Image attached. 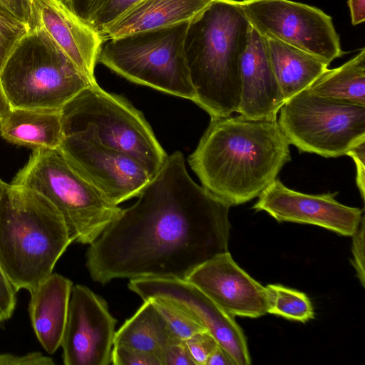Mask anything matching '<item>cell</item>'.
I'll use <instances>...</instances> for the list:
<instances>
[{"label": "cell", "instance_id": "cell-15", "mask_svg": "<svg viewBox=\"0 0 365 365\" xmlns=\"http://www.w3.org/2000/svg\"><path fill=\"white\" fill-rule=\"evenodd\" d=\"M185 280L234 317L257 318L267 313L266 287L240 268L228 251L197 266Z\"/></svg>", "mask_w": 365, "mask_h": 365}, {"label": "cell", "instance_id": "cell-4", "mask_svg": "<svg viewBox=\"0 0 365 365\" xmlns=\"http://www.w3.org/2000/svg\"><path fill=\"white\" fill-rule=\"evenodd\" d=\"M72 242L65 222L31 189L0 184V268L16 292H29L52 274Z\"/></svg>", "mask_w": 365, "mask_h": 365}, {"label": "cell", "instance_id": "cell-39", "mask_svg": "<svg viewBox=\"0 0 365 365\" xmlns=\"http://www.w3.org/2000/svg\"><path fill=\"white\" fill-rule=\"evenodd\" d=\"M31 1V0H30Z\"/></svg>", "mask_w": 365, "mask_h": 365}, {"label": "cell", "instance_id": "cell-29", "mask_svg": "<svg viewBox=\"0 0 365 365\" xmlns=\"http://www.w3.org/2000/svg\"><path fill=\"white\" fill-rule=\"evenodd\" d=\"M184 341L195 365H206L207 358L218 344L207 331L196 333Z\"/></svg>", "mask_w": 365, "mask_h": 365}, {"label": "cell", "instance_id": "cell-6", "mask_svg": "<svg viewBox=\"0 0 365 365\" xmlns=\"http://www.w3.org/2000/svg\"><path fill=\"white\" fill-rule=\"evenodd\" d=\"M11 108L59 111L94 83L40 26H31L0 71Z\"/></svg>", "mask_w": 365, "mask_h": 365}, {"label": "cell", "instance_id": "cell-24", "mask_svg": "<svg viewBox=\"0 0 365 365\" xmlns=\"http://www.w3.org/2000/svg\"><path fill=\"white\" fill-rule=\"evenodd\" d=\"M266 289L269 297L267 313L303 323L314 317L312 304L304 293L282 284H267Z\"/></svg>", "mask_w": 365, "mask_h": 365}, {"label": "cell", "instance_id": "cell-2", "mask_svg": "<svg viewBox=\"0 0 365 365\" xmlns=\"http://www.w3.org/2000/svg\"><path fill=\"white\" fill-rule=\"evenodd\" d=\"M291 160L277 120L210 119L188 163L202 186L230 206L258 197Z\"/></svg>", "mask_w": 365, "mask_h": 365}, {"label": "cell", "instance_id": "cell-16", "mask_svg": "<svg viewBox=\"0 0 365 365\" xmlns=\"http://www.w3.org/2000/svg\"><path fill=\"white\" fill-rule=\"evenodd\" d=\"M30 28L43 29L91 82L103 41L88 24L79 19L61 0H31Z\"/></svg>", "mask_w": 365, "mask_h": 365}, {"label": "cell", "instance_id": "cell-17", "mask_svg": "<svg viewBox=\"0 0 365 365\" xmlns=\"http://www.w3.org/2000/svg\"><path fill=\"white\" fill-rule=\"evenodd\" d=\"M237 113L254 120H277L285 102L270 59L267 39L252 26L240 66Z\"/></svg>", "mask_w": 365, "mask_h": 365}, {"label": "cell", "instance_id": "cell-12", "mask_svg": "<svg viewBox=\"0 0 365 365\" xmlns=\"http://www.w3.org/2000/svg\"><path fill=\"white\" fill-rule=\"evenodd\" d=\"M116 323L101 297L86 286H73L61 344L63 364H110Z\"/></svg>", "mask_w": 365, "mask_h": 365}, {"label": "cell", "instance_id": "cell-11", "mask_svg": "<svg viewBox=\"0 0 365 365\" xmlns=\"http://www.w3.org/2000/svg\"><path fill=\"white\" fill-rule=\"evenodd\" d=\"M128 288L143 301L161 298L192 316L232 357L236 365L251 364L242 328L229 314L185 279L143 277L130 279Z\"/></svg>", "mask_w": 365, "mask_h": 365}, {"label": "cell", "instance_id": "cell-33", "mask_svg": "<svg viewBox=\"0 0 365 365\" xmlns=\"http://www.w3.org/2000/svg\"><path fill=\"white\" fill-rule=\"evenodd\" d=\"M53 359L39 352H31L19 356L10 354H0V365H53Z\"/></svg>", "mask_w": 365, "mask_h": 365}, {"label": "cell", "instance_id": "cell-30", "mask_svg": "<svg viewBox=\"0 0 365 365\" xmlns=\"http://www.w3.org/2000/svg\"><path fill=\"white\" fill-rule=\"evenodd\" d=\"M158 357L161 365H195L183 340L168 344Z\"/></svg>", "mask_w": 365, "mask_h": 365}, {"label": "cell", "instance_id": "cell-5", "mask_svg": "<svg viewBox=\"0 0 365 365\" xmlns=\"http://www.w3.org/2000/svg\"><path fill=\"white\" fill-rule=\"evenodd\" d=\"M60 114L63 136L129 155L152 177L168 157L143 113L125 98L98 83L81 91Z\"/></svg>", "mask_w": 365, "mask_h": 365}, {"label": "cell", "instance_id": "cell-18", "mask_svg": "<svg viewBox=\"0 0 365 365\" xmlns=\"http://www.w3.org/2000/svg\"><path fill=\"white\" fill-rule=\"evenodd\" d=\"M72 287L69 279L52 273L30 292L31 324L38 340L48 354H53L61 346Z\"/></svg>", "mask_w": 365, "mask_h": 365}, {"label": "cell", "instance_id": "cell-35", "mask_svg": "<svg viewBox=\"0 0 365 365\" xmlns=\"http://www.w3.org/2000/svg\"><path fill=\"white\" fill-rule=\"evenodd\" d=\"M351 157L355 162L356 168V182L359 188L361 197L364 200L365 194V141L352 148L346 154Z\"/></svg>", "mask_w": 365, "mask_h": 365}, {"label": "cell", "instance_id": "cell-21", "mask_svg": "<svg viewBox=\"0 0 365 365\" xmlns=\"http://www.w3.org/2000/svg\"><path fill=\"white\" fill-rule=\"evenodd\" d=\"M267 43L274 71L285 101L307 88L328 68L327 63L305 51L272 39H267Z\"/></svg>", "mask_w": 365, "mask_h": 365}, {"label": "cell", "instance_id": "cell-32", "mask_svg": "<svg viewBox=\"0 0 365 365\" xmlns=\"http://www.w3.org/2000/svg\"><path fill=\"white\" fill-rule=\"evenodd\" d=\"M79 19L87 24L108 0H61Z\"/></svg>", "mask_w": 365, "mask_h": 365}, {"label": "cell", "instance_id": "cell-20", "mask_svg": "<svg viewBox=\"0 0 365 365\" xmlns=\"http://www.w3.org/2000/svg\"><path fill=\"white\" fill-rule=\"evenodd\" d=\"M0 134L7 141L36 148H58L63 139L59 111L11 108L0 118Z\"/></svg>", "mask_w": 365, "mask_h": 365}, {"label": "cell", "instance_id": "cell-38", "mask_svg": "<svg viewBox=\"0 0 365 365\" xmlns=\"http://www.w3.org/2000/svg\"><path fill=\"white\" fill-rule=\"evenodd\" d=\"M11 107L9 105L0 83V118L6 115Z\"/></svg>", "mask_w": 365, "mask_h": 365}, {"label": "cell", "instance_id": "cell-19", "mask_svg": "<svg viewBox=\"0 0 365 365\" xmlns=\"http://www.w3.org/2000/svg\"><path fill=\"white\" fill-rule=\"evenodd\" d=\"M212 0H142L99 34L102 41L190 21Z\"/></svg>", "mask_w": 365, "mask_h": 365}, {"label": "cell", "instance_id": "cell-28", "mask_svg": "<svg viewBox=\"0 0 365 365\" xmlns=\"http://www.w3.org/2000/svg\"><path fill=\"white\" fill-rule=\"evenodd\" d=\"M111 364L114 365H161L155 354L125 344L113 345Z\"/></svg>", "mask_w": 365, "mask_h": 365}, {"label": "cell", "instance_id": "cell-36", "mask_svg": "<svg viewBox=\"0 0 365 365\" xmlns=\"http://www.w3.org/2000/svg\"><path fill=\"white\" fill-rule=\"evenodd\" d=\"M206 365H236L230 354L219 344L207 358Z\"/></svg>", "mask_w": 365, "mask_h": 365}, {"label": "cell", "instance_id": "cell-23", "mask_svg": "<svg viewBox=\"0 0 365 365\" xmlns=\"http://www.w3.org/2000/svg\"><path fill=\"white\" fill-rule=\"evenodd\" d=\"M307 89L322 97L365 106V48L339 67L327 68Z\"/></svg>", "mask_w": 365, "mask_h": 365}, {"label": "cell", "instance_id": "cell-25", "mask_svg": "<svg viewBox=\"0 0 365 365\" xmlns=\"http://www.w3.org/2000/svg\"><path fill=\"white\" fill-rule=\"evenodd\" d=\"M149 299L163 316L170 331L179 339L184 341L196 333L206 331L192 316L176 304L161 298Z\"/></svg>", "mask_w": 365, "mask_h": 365}, {"label": "cell", "instance_id": "cell-8", "mask_svg": "<svg viewBox=\"0 0 365 365\" xmlns=\"http://www.w3.org/2000/svg\"><path fill=\"white\" fill-rule=\"evenodd\" d=\"M189 24L107 40L98 62L133 83L194 102L184 46Z\"/></svg>", "mask_w": 365, "mask_h": 365}, {"label": "cell", "instance_id": "cell-31", "mask_svg": "<svg viewBox=\"0 0 365 365\" xmlns=\"http://www.w3.org/2000/svg\"><path fill=\"white\" fill-rule=\"evenodd\" d=\"M364 217L361 223L352 235V259L351 262L355 269L356 277L359 279L362 287L365 284V272H364Z\"/></svg>", "mask_w": 365, "mask_h": 365}, {"label": "cell", "instance_id": "cell-1", "mask_svg": "<svg viewBox=\"0 0 365 365\" xmlns=\"http://www.w3.org/2000/svg\"><path fill=\"white\" fill-rule=\"evenodd\" d=\"M231 206L189 175L182 153L168 155L130 207L122 209L87 250L93 281L186 279L228 251Z\"/></svg>", "mask_w": 365, "mask_h": 365}, {"label": "cell", "instance_id": "cell-7", "mask_svg": "<svg viewBox=\"0 0 365 365\" xmlns=\"http://www.w3.org/2000/svg\"><path fill=\"white\" fill-rule=\"evenodd\" d=\"M11 184L41 194L57 209L72 242L90 245L120 215L68 163L59 148L34 149Z\"/></svg>", "mask_w": 365, "mask_h": 365}, {"label": "cell", "instance_id": "cell-26", "mask_svg": "<svg viewBox=\"0 0 365 365\" xmlns=\"http://www.w3.org/2000/svg\"><path fill=\"white\" fill-rule=\"evenodd\" d=\"M29 29L0 7V71L16 43Z\"/></svg>", "mask_w": 365, "mask_h": 365}, {"label": "cell", "instance_id": "cell-37", "mask_svg": "<svg viewBox=\"0 0 365 365\" xmlns=\"http://www.w3.org/2000/svg\"><path fill=\"white\" fill-rule=\"evenodd\" d=\"M351 19L353 25H357L365 21V0H349Z\"/></svg>", "mask_w": 365, "mask_h": 365}, {"label": "cell", "instance_id": "cell-9", "mask_svg": "<svg viewBox=\"0 0 365 365\" xmlns=\"http://www.w3.org/2000/svg\"><path fill=\"white\" fill-rule=\"evenodd\" d=\"M277 120L289 145L325 158L365 141V106L322 97L307 88L282 106Z\"/></svg>", "mask_w": 365, "mask_h": 365}, {"label": "cell", "instance_id": "cell-13", "mask_svg": "<svg viewBox=\"0 0 365 365\" xmlns=\"http://www.w3.org/2000/svg\"><path fill=\"white\" fill-rule=\"evenodd\" d=\"M58 148L71 166L115 205L138 197L152 178L130 155L88 141L63 136Z\"/></svg>", "mask_w": 365, "mask_h": 365}, {"label": "cell", "instance_id": "cell-10", "mask_svg": "<svg viewBox=\"0 0 365 365\" xmlns=\"http://www.w3.org/2000/svg\"><path fill=\"white\" fill-rule=\"evenodd\" d=\"M250 25L267 39L310 53L328 65L343 55L332 18L322 10L290 0L240 1Z\"/></svg>", "mask_w": 365, "mask_h": 365}, {"label": "cell", "instance_id": "cell-22", "mask_svg": "<svg viewBox=\"0 0 365 365\" xmlns=\"http://www.w3.org/2000/svg\"><path fill=\"white\" fill-rule=\"evenodd\" d=\"M178 340L181 339L173 334L163 316L148 299L115 331L113 345L130 346L158 356L166 345Z\"/></svg>", "mask_w": 365, "mask_h": 365}, {"label": "cell", "instance_id": "cell-27", "mask_svg": "<svg viewBox=\"0 0 365 365\" xmlns=\"http://www.w3.org/2000/svg\"><path fill=\"white\" fill-rule=\"evenodd\" d=\"M142 0H108L88 24L98 34Z\"/></svg>", "mask_w": 365, "mask_h": 365}, {"label": "cell", "instance_id": "cell-14", "mask_svg": "<svg viewBox=\"0 0 365 365\" xmlns=\"http://www.w3.org/2000/svg\"><path fill=\"white\" fill-rule=\"evenodd\" d=\"M337 193L305 194L276 178L259 194L252 208L266 212L279 222L312 225L352 236L364 217L363 210L340 203L335 198Z\"/></svg>", "mask_w": 365, "mask_h": 365}, {"label": "cell", "instance_id": "cell-3", "mask_svg": "<svg viewBox=\"0 0 365 365\" xmlns=\"http://www.w3.org/2000/svg\"><path fill=\"white\" fill-rule=\"evenodd\" d=\"M250 28L236 0H212L190 21L184 46L194 103L210 119L237 113L241 61Z\"/></svg>", "mask_w": 365, "mask_h": 365}, {"label": "cell", "instance_id": "cell-34", "mask_svg": "<svg viewBox=\"0 0 365 365\" xmlns=\"http://www.w3.org/2000/svg\"><path fill=\"white\" fill-rule=\"evenodd\" d=\"M0 7L30 28L31 21L30 0H0Z\"/></svg>", "mask_w": 365, "mask_h": 365}]
</instances>
